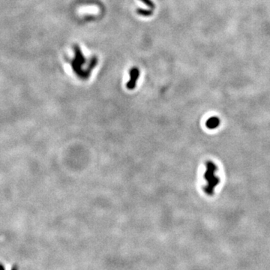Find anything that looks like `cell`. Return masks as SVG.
<instances>
[{"label":"cell","mask_w":270,"mask_h":270,"mask_svg":"<svg viewBox=\"0 0 270 270\" xmlns=\"http://www.w3.org/2000/svg\"><path fill=\"white\" fill-rule=\"evenodd\" d=\"M219 121L217 118H211L208 120L207 122V127L209 128H216L218 125Z\"/></svg>","instance_id":"cell-4"},{"label":"cell","mask_w":270,"mask_h":270,"mask_svg":"<svg viewBox=\"0 0 270 270\" xmlns=\"http://www.w3.org/2000/svg\"><path fill=\"white\" fill-rule=\"evenodd\" d=\"M75 52H76V59H74V62H73V68L75 71L76 73H78L80 70V66L84 62V57L82 55V53L80 52V48L77 47H75Z\"/></svg>","instance_id":"cell-2"},{"label":"cell","mask_w":270,"mask_h":270,"mask_svg":"<svg viewBox=\"0 0 270 270\" xmlns=\"http://www.w3.org/2000/svg\"><path fill=\"white\" fill-rule=\"evenodd\" d=\"M215 164H212V163H209L208 164V167H207V171H206V177L208 180V188L209 191H210L215 186V185H217L218 183V179L217 177H215V176L214 175L215 172Z\"/></svg>","instance_id":"cell-1"},{"label":"cell","mask_w":270,"mask_h":270,"mask_svg":"<svg viewBox=\"0 0 270 270\" xmlns=\"http://www.w3.org/2000/svg\"><path fill=\"white\" fill-rule=\"evenodd\" d=\"M130 77H131V80L128 83L127 87L128 89H134L135 87L136 81L139 77V70L136 68H132L130 71Z\"/></svg>","instance_id":"cell-3"},{"label":"cell","mask_w":270,"mask_h":270,"mask_svg":"<svg viewBox=\"0 0 270 270\" xmlns=\"http://www.w3.org/2000/svg\"><path fill=\"white\" fill-rule=\"evenodd\" d=\"M143 3H144L147 6L151 8H154V4L151 0H141Z\"/></svg>","instance_id":"cell-6"},{"label":"cell","mask_w":270,"mask_h":270,"mask_svg":"<svg viewBox=\"0 0 270 270\" xmlns=\"http://www.w3.org/2000/svg\"><path fill=\"white\" fill-rule=\"evenodd\" d=\"M137 13L139 14L143 15V16H149L152 14V11H146V10H143V9H138L137 10Z\"/></svg>","instance_id":"cell-5"},{"label":"cell","mask_w":270,"mask_h":270,"mask_svg":"<svg viewBox=\"0 0 270 270\" xmlns=\"http://www.w3.org/2000/svg\"><path fill=\"white\" fill-rule=\"evenodd\" d=\"M0 270H5V268H4L3 265L2 263H0Z\"/></svg>","instance_id":"cell-7"},{"label":"cell","mask_w":270,"mask_h":270,"mask_svg":"<svg viewBox=\"0 0 270 270\" xmlns=\"http://www.w3.org/2000/svg\"><path fill=\"white\" fill-rule=\"evenodd\" d=\"M11 270H18V268H17L16 266H14V267L11 268Z\"/></svg>","instance_id":"cell-8"}]
</instances>
